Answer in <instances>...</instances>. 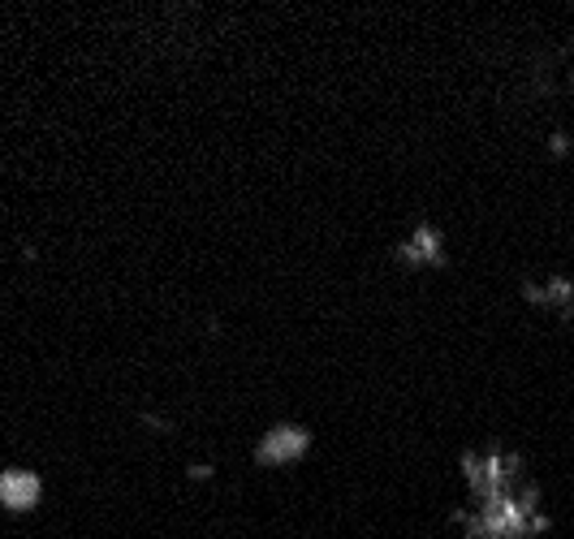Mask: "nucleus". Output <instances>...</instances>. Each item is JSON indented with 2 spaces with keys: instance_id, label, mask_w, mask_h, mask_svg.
<instances>
[{
  "instance_id": "f03ea898",
  "label": "nucleus",
  "mask_w": 574,
  "mask_h": 539,
  "mask_svg": "<svg viewBox=\"0 0 574 539\" xmlns=\"http://www.w3.org/2000/svg\"><path fill=\"white\" fill-rule=\"evenodd\" d=\"M290 449H303V436H272L268 445H264V458H281V453H290Z\"/></svg>"
},
{
  "instance_id": "f257e3e1",
  "label": "nucleus",
  "mask_w": 574,
  "mask_h": 539,
  "mask_svg": "<svg viewBox=\"0 0 574 539\" xmlns=\"http://www.w3.org/2000/svg\"><path fill=\"white\" fill-rule=\"evenodd\" d=\"M523 294H527V302H536V307H549V311H557L562 320H574V285L570 281H544V285H523Z\"/></svg>"
}]
</instances>
